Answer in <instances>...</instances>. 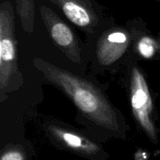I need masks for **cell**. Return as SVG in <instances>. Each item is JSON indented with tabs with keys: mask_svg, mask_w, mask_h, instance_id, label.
I'll use <instances>...</instances> for the list:
<instances>
[{
	"mask_svg": "<svg viewBox=\"0 0 160 160\" xmlns=\"http://www.w3.org/2000/svg\"><path fill=\"white\" fill-rule=\"evenodd\" d=\"M50 131L59 144L80 156L92 160H104L106 158L102 148L92 141L59 128L52 127Z\"/></svg>",
	"mask_w": 160,
	"mask_h": 160,
	"instance_id": "277c9868",
	"label": "cell"
},
{
	"mask_svg": "<svg viewBox=\"0 0 160 160\" xmlns=\"http://www.w3.org/2000/svg\"><path fill=\"white\" fill-rule=\"evenodd\" d=\"M0 160H28V159L23 148L12 146L6 148L2 152Z\"/></svg>",
	"mask_w": 160,
	"mask_h": 160,
	"instance_id": "ba28073f",
	"label": "cell"
},
{
	"mask_svg": "<svg viewBox=\"0 0 160 160\" xmlns=\"http://www.w3.org/2000/svg\"><path fill=\"white\" fill-rule=\"evenodd\" d=\"M8 2L3 3L0 14V67L1 85L4 86L14 67L16 48L13 34V16L8 7Z\"/></svg>",
	"mask_w": 160,
	"mask_h": 160,
	"instance_id": "3957f363",
	"label": "cell"
},
{
	"mask_svg": "<svg viewBox=\"0 0 160 160\" xmlns=\"http://www.w3.org/2000/svg\"><path fill=\"white\" fill-rule=\"evenodd\" d=\"M131 106L134 116L155 143L157 142L156 131L151 120L152 102L143 75L134 69L131 80Z\"/></svg>",
	"mask_w": 160,
	"mask_h": 160,
	"instance_id": "7a4b0ae2",
	"label": "cell"
},
{
	"mask_svg": "<svg viewBox=\"0 0 160 160\" xmlns=\"http://www.w3.org/2000/svg\"><path fill=\"white\" fill-rule=\"evenodd\" d=\"M108 40L112 43L123 44L127 41V37L124 34L121 32H114L108 36Z\"/></svg>",
	"mask_w": 160,
	"mask_h": 160,
	"instance_id": "9c48e42d",
	"label": "cell"
},
{
	"mask_svg": "<svg viewBox=\"0 0 160 160\" xmlns=\"http://www.w3.org/2000/svg\"><path fill=\"white\" fill-rule=\"evenodd\" d=\"M63 11L67 18L80 27H85L91 22V14L85 6L86 0H52Z\"/></svg>",
	"mask_w": 160,
	"mask_h": 160,
	"instance_id": "5b68a950",
	"label": "cell"
},
{
	"mask_svg": "<svg viewBox=\"0 0 160 160\" xmlns=\"http://www.w3.org/2000/svg\"><path fill=\"white\" fill-rule=\"evenodd\" d=\"M159 45L156 41L149 37H144L138 43V50L145 58H151L157 52Z\"/></svg>",
	"mask_w": 160,
	"mask_h": 160,
	"instance_id": "52a82bcc",
	"label": "cell"
},
{
	"mask_svg": "<svg viewBox=\"0 0 160 160\" xmlns=\"http://www.w3.org/2000/svg\"><path fill=\"white\" fill-rule=\"evenodd\" d=\"M51 34L55 42L61 47H67L73 43L71 30L63 22L56 21L51 25Z\"/></svg>",
	"mask_w": 160,
	"mask_h": 160,
	"instance_id": "8992f818",
	"label": "cell"
},
{
	"mask_svg": "<svg viewBox=\"0 0 160 160\" xmlns=\"http://www.w3.org/2000/svg\"><path fill=\"white\" fill-rule=\"evenodd\" d=\"M40 69L48 81L61 88L89 119L104 128L117 129L112 106L93 84L46 62H43Z\"/></svg>",
	"mask_w": 160,
	"mask_h": 160,
	"instance_id": "6da1fadb",
	"label": "cell"
}]
</instances>
